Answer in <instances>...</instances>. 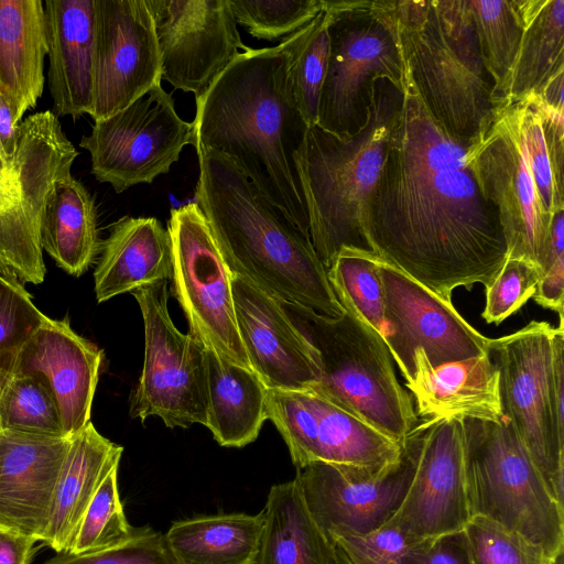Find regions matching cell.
Wrapping results in <instances>:
<instances>
[{"label":"cell","mask_w":564,"mask_h":564,"mask_svg":"<svg viewBox=\"0 0 564 564\" xmlns=\"http://www.w3.org/2000/svg\"><path fill=\"white\" fill-rule=\"evenodd\" d=\"M468 150L436 124L405 78L401 115L362 218L380 260L447 302L456 288H488L509 256Z\"/></svg>","instance_id":"6da1fadb"},{"label":"cell","mask_w":564,"mask_h":564,"mask_svg":"<svg viewBox=\"0 0 564 564\" xmlns=\"http://www.w3.org/2000/svg\"><path fill=\"white\" fill-rule=\"evenodd\" d=\"M192 145L227 156L302 231L308 213L296 156L308 126L279 47L249 48L196 100ZM310 236V235H308Z\"/></svg>","instance_id":"7a4b0ae2"},{"label":"cell","mask_w":564,"mask_h":564,"mask_svg":"<svg viewBox=\"0 0 564 564\" xmlns=\"http://www.w3.org/2000/svg\"><path fill=\"white\" fill-rule=\"evenodd\" d=\"M196 204L230 272L282 303L340 317L345 308L311 238L227 156L198 150Z\"/></svg>","instance_id":"3957f363"},{"label":"cell","mask_w":564,"mask_h":564,"mask_svg":"<svg viewBox=\"0 0 564 564\" xmlns=\"http://www.w3.org/2000/svg\"><path fill=\"white\" fill-rule=\"evenodd\" d=\"M405 78L436 124L466 144L503 108L487 70L469 0L390 1Z\"/></svg>","instance_id":"277c9868"},{"label":"cell","mask_w":564,"mask_h":564,"mask_svg":"<svg viewBox=\"0 0 564 564\" xmlns=\"http://www.w3.org/2000/svg\"><path fill=\"white\" fill-rule=\"evenodd\" d=\"M404 90L375 79L368 119L352 138L310 127L296 156L308 213V235L328 270L343 249L372 252L362 228L364 212L378 182Z\"/></svg>","instance_id":"5b68a950"},{"label":"cell","mask_w":564,"mask_h":564,"mask_svg":"<svg viewBox=\"0 0 564 564\" xmlns=\"http://www.w3.org/2000/svg\"><path fill=\"white\" fill-rule=\"evenodd\" d=\"M281 304L316 365L317 381L311 391L402 443L416 426L417 415L382 337L348 310L329 317L297 304Z\"/></svg>","instance_id":"8992f818"},{"label":"cell","mask_w":564,"mask_h":564,"mask_svg":"<svg viewBox=\"0 0 564 564\" xmlns=\"http://www.w3.org/2000/svg\"><path fill=\"white\" fill-rule=\"evenodd\" d=\"M470 518H486L562 558L564 507L550 494L509 419L463 417Z\"/></svg>","instance_id":"52a82bcc"},{"label":"cell","mask_w":564,"mask_h":564,"mask_svg":"<svg viewBox=\"0 0 564 564\" xmlns=\"http://www.w3.org/2000/svg\"><path fill=\"white\" fill-rule=\"evenodd\" d=\"M324 9L329 55L316 126L348 139L367 122L375 79L404 90L405 70L390 0L324 1Z\"/></svg>","instance_id":"ba28073f"},{"label":"cell","mask_w":564,"mask_h":564,"mask_svg":"<svg viewBox=\"0 0 564 564\" xmlns=\"http://www.w3.org/2000/svg\"><path fill=\"white\" fill-rule=\"evenodd\" d=\"M554 333L547 322L533 321L513 334L489 338L487 349L499 370L502 412L563 506L564 422L554 393Z\"/></svg>","instance_id":"9c48e42d"},{"label":"cell","mask_w":564,"mask_h":564,"mask_svg":"<svg viewBox=\"0 0 564 564\" xmlns=\"http://www.w3.org/2000/svg\"><path fill=\"white\" fill-rule=\"evenodd\" d=\"M18 132L13 176H0V273L40 284L46 272L40 240L44 205L78 152L51 110L29 116Z\"/></svg>","instance_id":"30bf717a"},{"label":"cell","mask_w":564,"mask_h":564,"mask_svg":"<svg viewBox=\"0 0 564 564\" xmlns=\"http://www.w3.org/2000/svg\"><path fill=\"white\" fill-rule=\"evenodd\" d=\"M167 282L132 292L143 319L144 359L130 415L142 422L155 415L171 429L205 425V346L194 334H184L174 325L167 307Z\"/></svg>","instance_id":"8fae6325"},{"label":"cell","mask_w":564,"mask_h":564,"mask_svg":"<svg viewBox=\"0 0 564 564\" xmlns=\"http://www.w3.org/2000/svg\"><path fill=\"white\" fill-rule=\"evenodd\" d=\"M267 419L284 440L296 469L312 463L347 477L371 478L392 468L402 443L311 390H267Z\"/></svg>","instance_id":"7c38bea8"},{"label":"cell","mask_w":564,"mask_h":564,"mask_svg":"<svg viewBox=\"0 0 564 564\" xmlns=\"http://www.w3.org/2000/svg\"><path fill=\"white\" fill-rule=\"evenodd\" d=\"M173 292L202 344L220 357L251 369L234 305L232 274L209 224L196 203L171 210Z\"/></svg>","instance_id":"4fadbf2b"},{"label":"cell","mask_w":564,"mask_h":564,"mask_svg":"<svg viewBox=\"0 0 564 564\" xmlns=\"http://www.w3.org/2000/svg\"><path fill=\"white\" fill-rule=\"evenodd\" d=\"M192 142V122L177 115L172 96L159 84L121 111L95 121L79 145L90 154L96 180L121 193L167 173Z\"/></svg>","instance_id":"5bb4252c"},{"label":"cell","mask_w":564,"mask_h":564,"mask_svg":"<svg viewBox=\"0 0 564 564\" xmlns=\"http://www.w3.org/2000/svg\"><path fill=\"white\" fill-rule=\"evenodd\" d=\"M468 159L484 196L498 210L508 257L541 268L553 215L540 200L513 104L469 144Z\"/></svg>","instance_id":"9a60e30c"},{"label":"cell","mask_w":564,"mask_h":564,"mask_svg":"<svg viewBox=\"0 0 564 564\" xmlns=\"http://www.w3.org/2000/svg\"><path fill=\"white\" fill-rule=\"evenodd\" d=\"M384 324L381 337L406 383L422 350L433 368L488 352L489 338L447 302L387 262L380 263Z\"/></svg>","instance_id":"2e32d148"},{"label":"cell","mask_w":564,"mask_h":564,"mask_svg":"<svg viewBox=\"0 0 564 564\" xmlns=\"http://www.w3.org/2000/svg\"><path fill=\"white\" fill-rule=\"evenodd\" d=\"M162 79L199 99L246 46L229 0H145Z\"/></svg>","instance_id":"e0dca14e"},{"label":"cell","mask_w":564,"mask_h":564,"mask_svg":"<svg viewBox=\"0 0 564 564\" xmlns=\"http://www.w3.org/2000/svg\"><path fill=\"white\" fill-rule=\"evenodd\" d=\"M427 420L405 436L399 462L371 478L347 477L337 467L312 463L296 471L311 514L332 541L344 534H365L384 525L401 506L411 485Z\"/></svg>","instance_id":"ac0fdd59"},{"label":"cell","mask_w":564,"mask_h":564,"mask_svg":"<svg viewBox=\"0 0 564 564\" xmlns=\"http://www.w3.org/2000/svg\"><path fill=\"white\" fill-rule=\"evenodd\" d=\"M161 80L160 51L145 0H95L90 117H111Z\"/></svg>","instance_id":"d6986e66"},{"label":"cell","mask_w":564,"mask_h":564,"mask_svg":"<svg viewBox=\"0 0 564 564\" xmlns=\"http://www.w3.org/2000/svg\"><path fill=\"white\" fill-rule=\"evenodd\" d=\"M469 519L463 417L429 419L411 485L387 524L421 541L464 530Z\"/></svg>","instance_id":"ffe728a7"},{"label":"cell","mask_w":564,"mask_h":564,"mask_svg":"<svg viewBox=\"0 0 564 564\" xmlns=\"http://www.w3.org/2000/svg\"><path fill=\"white\" fill-rule=\"evenodd\" d=\"M232 295L241 343L251 370L265 388L312 390L316 365L281 302L235 274Z\"/></svg>","instance_id":"44dd1931"},{"label":"cell","mask_w":564,"mask_h":564,"mask_svg":"<svg viewBox=\"0 0 564 564\" xmlns=\"http://www.w3.org/2000/svg\"><path fill=\"white\" fill-rule=\"evenodd\" d=\"M70 437L0 431V528L42 542Z\"/></svg>","instance_id":"7402d4cb"},{"label":"cell","mask_w":564,"mask_h":564,"mask_svg":"<svg viewBox=\"0 0 564 564\" xmlns=\"http://www.w3.org/2000/svg\"><path fill=\"white\" fill-rule=\"evenodd\" d=\"M102 351L76 334L66 318L47 316L25 341L14 375H42L58 405L66 436L90 423Z\"/></svg>","instance_id":"603a6c76"},{"label":"cell","mask_w":564,"mask_h":564,"mask_svg":"<svg viewBox=\"0 0 564 564\" xmlns=\"http://www.w3.org/2000/svg\"><path fill=\"white\" fill-rule=\"evenodd\" d=\"M44 3L47 80L54 109L78 118L93 110L95 0H46Z\"/></svg>","instance_id":"cb8c5ba5"},{"label":"cell","mask_w":564,"mask_h":564,"mask_svg":"<svg viewBox=\"0 0 564 564\" xmlns=\"http://www.w3.org/2000/svg\"><path fill=\"white\" fill-rule=\"evenodd\" d=\"M406 387L417 414L429 419L470 417L497 421L502 415L499 370L489 354L433 368L422 350Z\"/></svg>","instance_id":"d4e9b609"},{"label":"cell","mask_w":564,"mask_h":564,"mask_svg":"<svg viewBox=\"0 0 564 564\" xmlns=\"http://www.w3.org/2000/svg\"><path fill=\"white\" fill-rule=\"evenodd\" d=\"M173 252L167 229L154 217H123L102 243L94 273L99 303L172 280Z\"/></svg>","instance_id":"484cf974"},{"label":"cell","mask_w":564,"mask_h":564,"mask_svg":"<svg viewBox=\"0 0 564 564\" xmlns=\"http://www.w3.org/2000/svg\"><path fill=\"white\" fill-rule=\"evenodd\" d=\"M122 451L91 422L70 437L42 541L57 554L69 552L86 509L106 476L119 466Z\"/></svg>","instance_id":"4316f807"},{"label":"cell","mask_w":564,"mask_h":564,"mask_svg":"<svg viewBox=\"0 0 564 564\" xmlns=\"http://www.w3.org/2000/svg\"><path fill=\"white\" fill-rule=\"evenodd\" d=\"M47 51L43 1L0 0V93L15 126L43 93Z\"/></svg>","instance_id":"83f0119b"},{"label":"cell","mask_w":564,"mask_h":564,"mask_svg":"<svg viewBox=\"0 0 564 564\" xmlns=\"http://www.w3.org/2000/svg\"><path fill=\"white\" fill-rule=\"evenodd\" d=\"M252 564H340L333 542L311 514L295 479L273 485Z\"/></svg>","instance_id":"f1b7e54d"},{"label":"cell","mask_w":564,"mask_h":564,"mask_svg":"<svg viewBox=\"0 0 564 564\" xmlns=\"http://www.w3.org/2000/svg\"><path fill=\"white\" fill-rule=\"evenodd\" d=\"M207 417L205 426L224 447H243L259 435L267 419V388L248 368L205 347Z\"/></svg>","instance_id":"f546056e"},{"label":"cell","mask_w":564,"mask_h":564,"mask_svg":"<svg viewBox=\"0 0 564 564\" xmlns=\"http://www.w3.org/2000/svg\"><path fill=\"white\" fill-rule=\"evenodd\" d=\"M40 240L43 251L74 276L86 272L99 251L94 198L70 173L56 180L47 195Z\"/></svg>","instance_id":"4dcf8cb0"},{"label":"cell","mask_w":564,"mask_h":564,"mask_svg":"<svg viewBox=\"0 0 564 564\" xmlns=\"http://www.w3.org/2000/svg\"><path fill=\"white\" fill-rule=\"evenodd\" d=\"M263 513H220L175 521L164 540L175 564H252Z\"/></svg>","instance_id":"1f68e13d"},{"label":"cell","mask_w":564,"mask_h":564,"mask_svg":"<svg viewBox=\"0 0 564 564\" xmlns=\"http://www.w3.org/2000/svg\"><path fill=\"white\" fill-rule=\"evenodd\" d=\"M524 30L508 82L511 105L536 94L564 67V0H521Z\"/></svg>","instance_id":"d6a6232c"},{"label":"cell","mask_w":564,"mask_h":564,"mask_svg":"<svg viewBox=\"0 0 564 564\" xmlns=\"http://www.w3.org/2000/svg\"><path fill=\"white\" fill-rule=\"evenodd\" d=\"M513 105L540 200L553 215L564 209V112L534 95Z\"/></svg>","instance_id":"836d02e7"},{"label":"cell","mask_w":564,"mask_h":564,"mask_svg":"<svg viewBox=\"0 0 564 564\" xmlns=\"http://www.w3.org/2000/svg\"><path fill=\"white\" fill-rule=\"evenodd\" d=\"M485 66L496 85V97L507 106L506 91L523 30L521 0H469Z\"/></svg>","instance_id":"e575fe53"},{"label":"cell","mask_w":564,"mask_h":564,"mask_svg":"<svg viewBox=\"0 0 564 564\" xmlns=\"http://www.w3.org/2000/svg\"><path fill=\"white\" fill-rule=\"evenodd\" d=\"M278 46L286 55L288 78L295 104L308 128L314 127L329 55L325 9Z\"/></svg>","instance_id":"d590c367"},{"label":"cell","mask_w":564,"mask_h":564,"mask_svg":"<svg viewBox=\"0 0 564 564\" xmlns=\"http://www.w3.org/2000/svg\"><path fill=\"white\" fill-rule=\"evenodd\" d=\"M381 261L373 252L343 249L327 270L330 285L343 307L380 336L384 324Z\"/></svg>","instance_id":"8d00e7d4"},{"label":"cell","mask_w":564,"mask_h":564,"mask_svg":"<svg viewBox=\"0 0 564 564\" xmlns=\"http://www.w3.org/2000/svg\"><path fill=\"white\" fill-rule=\"evenodd\" d=\"M66 436L55 397L40 373L14 375L0 393V431Z\"/></svg>","instance_id":"74e56055"},{"label":"cell","mask_w":564,"mask_h":564,"mask_svg":"<svg viewBox=\"0 0 564 564\" xmlns=\"http://www.w3.org/2000/svg\"><path fill=\"white\" fill-rule=\"evenodd\" d=\"M118 468L104 479L86 509L68 553L106 549L129 539L137 528L128 522L118 489Z\"/></svg>","instance_id":"f35d334b"},{"label":"cell","mask_w":564,"mask_h":564,"mask_svg":"<svg viewBox=\"0 0 564 564\" xmlns=\"http://www.w3.org/2000/svg\"><path fill=\"white\" fill-rule=\"evenodd\" d=\"M45 317L20 282L0 273V393L14 376L22 347Z\"/></svg>","instance_id":"ab89813d"},{"label":"cell","mask_w":564,"mask_h":564,"mask_svg":"<svg viewBox=\"0 0 564 564\" xmlns=\"http://www.w3.org/2000/svg\"><path fill=\"white\" fill-rule=\"evenodd\" d=\"M325 0H229L237 24L253 37L275 41L308 24Z\"/></svg>","instance_id":"60d3db41"},{"label":"cell","mask_w":564,"mask_h":564,"mask_svg":"<svg viewBox=\"0 0 564 564\" xmlns=\"http://www.w3.org/2000/svg\"><path fill=\"white\" fill-rule=\"evenodd\" d=\"M465 532L476 564H562V558L482 517H471Z\"/></svg>","instance_id":"b9f144b4"},{"label":"cell","mask_w":564,"mask_h":564,"mask_svg":"<svg viewBox=\"0 0 564 564\" xmlns=\"http://www.w3.org/2000/svg\"><path fill=\"white\" fill-rule=\"evenodd\" d=\"M542 276L541 268L523 258H509L491 284L486 288L482 318L499 325L522 307L535 293Z\"/></svg>","instance_id":"7bdbcfd3"},{"label":"cell","mask_w":564,"mask_h":564,"mask_svg":"<svg viewBox=\"0 0 564 564\" xmlns=\"http://www.w3.org/2000/svg\"><path fill=\"white\" fill-rule=\"evenodd\" d=\"M42 564H175L164 534L137 528L123 542L82 554L58 553Z\"/></svg>","instance_id":"ee69618b"},{"label":"cell","mask_w":564,"mask_h":564,"mask_svg":"<svg viewBox=\"0 0 564 564\" xmlns=\"http://www.w3.org/2000/svg\"><path fill=\"white\" fill-rule=\"evenodd\" d=\"M340 564H399L419 540L399 528L384 524L365 534H344L332 539Z\"/></svg>","instance_id":"f6af8a7d"},{"label":"cell","mask_w":564,"mask_h":564,"mask_svg":"<svg viewBox=\"0 0 564 564\" xmlns=\"http://www.w3.org/2000/svg\"><path fill=\"white\" fill-rule=\"evenodd\" d=\"M399 564H476L464 530L424 539L413 545Z\"/></svg>","instance_id":"bcb514c9"},{"label":"cell","mask_w":564,"mask_h":564,"mask_svg":"<svg viewBox=\"0 0 564 564\" xmlns=\"http://www.w3.org/2000/svg\"><path fill=\"white\" fill-rule=\"evenodd\" d=\"M533 297L539 305L555 311L560 317H563L564 259L542 272Z\"/></svg>","instance_id":"7dc6e473"},{"label":"cell","mask_w":564,"mask_h":564,"mask_svg":"<svg viewBox=\"0 0 564 564\" xmlns=\"http://www.w3.org/2000/svg\"><path fill=\"white\" fill-rule=\"evenodd\" d=\"M18 127L13 123L8 101L0 93V176L3 180L13 176L19 138Z\"/></svg>","instance_id":"c3c4849f"},{"label":"cell","mask_w":564,"mask_h":564,"mask_svg":"<svg viewBox=\"0 0 564 564\" xmlns=\"http://www.w3.org/2000/svg\"><path fill=\"white\" fill-rule=\"evenodd\" d=\"M36 542L31 536L0 528V564H31Z\"/></svg>","instance_id":"681fc988"}]
</instances>
